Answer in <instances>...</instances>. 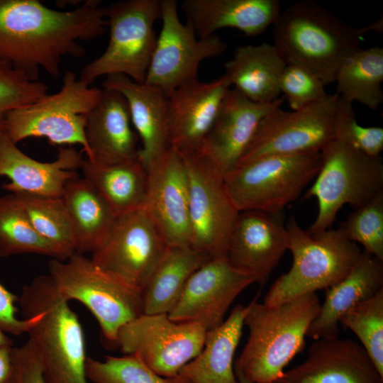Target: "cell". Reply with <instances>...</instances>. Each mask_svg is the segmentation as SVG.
<instances>
[{"mask_svg":"<svg viewBox=\"0 0 383 383\" xmlns=\"http://www.w3.org/2000/svg\"><path fill=\"white\" fill-rule=\"evenodd\" d=\"M18 297L0 283V327L6 333L14 335L27 333L35 320L32 315L18 317Z\"/></svg>","mask_w":383,"mask_h":383,"instance_id":"b9f144b4","label":"cell"},{"mask_svg":"<svg viewBox=\"0 0 383 383\" xmlns=\"http://www.w3.org/2000/svg\"><path fill=\"white\" fill-rule=\"evenodd\" d=\"M83 159L74 147L61 146L54 161L40 162L23 153L5 133L0 135V177L10 179L2 188L11 193L61 198L68 181L79 176L76 170Z\"/></svg>","mask_w":383,"mask_h":383,"instance_id":"7402d4cb","label":"cell"},{"mask_svg":"<svg viewBox=\"0 0 383 383\" xmlns=\"http://www.w3.org/2000/svg\"><path fill=\"white\" fill-rule=\"evenodd\" d=\"M132 126L126 98L118 91L103 88L85 126L90 152L87 158L111 164L139 157L138 136Z\"/></svg>","mask_w":383,"mask_h":383,"instance_id":"603a6c76","label":"cell"},{"mask_svg":"<svg viewBox=\"0 0 383 383\" xmlns=\"http://www.w3.org/2000/svg\"><path fill=\"white\" fill-rule=\"evenodd\" d=\"M62 199L72 225L77 251L92 253L109 237L116 215L83 177L77 176L68 181Z\"/></svg>","mask_w":383,"mask_h":383,"instance_id":"f546056e","label":"cell"},{"mask_svg":"<svg viewBox=\"0 0 383 383\" xmlns=\"http://www.w3.org/2000/svg\"><path fill=\"white\" fill-rule=\"evenodd\" d=\"M43 82L30 79L10 64L0 60V135L5 133L7 113L32 104L48 94Z\"/></svg>","mask_w":383,"mask_h":383,"instance_id":"f35d334b","label":"cell"},{"mask_svg":"<svg viewBox=\"0 0 383 383\" xmlns=\"http://www.w3.org/2000/svg\"><path fill=\"white\" fill-rule=\"evenodd\" d=\"M339 323L355 334L383 377V289L348 311Z\"/></svg>","mask_w":383,"mask_h":383,"instance_id":"e575fe53","label":"cell"},{"mask_svg":"<svg viewBox=\"0 0 383 383\" xmlns=\"http://www.w3.org/2000/svg\"><path fill=\"white\" fill-rule=\"evenodd\" d=\"M321 165L304 199L316 198L318 212L307 230L316 235L332 228L338 211L359 208L383 193V160L333 140L321 150Z\"/></svg>","mask_w":383,"mask_h":383,"instance_id":"8992f818","label":"cell"},{"mask_svg":"<svg viewBox=\"0 0 383 383\" xmlns=\"http://www.w3.org/2000/svg\"><path fill=\"white\" fill-rule=\"evenodd\" d=\"M248 306L238 304L219 326L207 331L202 350L179 374L192 383H238L233 357Z\"/></svg>","mask_w":383,"mask_h":383,"instance_id":"83f0119b","label":"cell"},{"mask_svg":"<svg viewBox=\"0 0 383 383\" xmlns=\"http://www.w3.org/2000/svg\"><path fill=\"white\" fill-rule=\"evenodd\" d=\"M334 140L372 156H380L383 150V128L365 127L356 121L353 104L338 99L333 121Z\"/></svg>","mask_w":383,"mask_h":383,"instance_id":"74e56055","label":"cell"},{"mask_svg":"<svg viewBox=\"0 0 383 383\" xmlns=\"http://www.w3.org/2000/svg\"><path fill=\"white\" fill-rule=\"evenodd\" d=\"M234 371H235V374L238 383H257V382H253L247 379L244 377L243 373L240 372V370L235 365H234ZM271 383H274V382H271Z\"/></svg>","mask_w":383,"mask_h":383,"instance_id":"f6af8a7d","label":"cell"},{"mask_svg":"<svg viewBox=\"0 0 383 383\" xmlns=\"http://www.w3.org/2000/svg\"><path fill=\"white\" fill-rule=\"evenodd\" d=\"M339 95L296 111L278 107L260 121L238 165L270 155L321 151L334 140L333 121Z\"/></svg>","mask_w":383,"mask_h":383,"instance_id":"9a60e30c","label":"cell"},{"mask_svg":"<svg viewBox=\"0 0 383 383\" xmlns=\"http://www.w3.org/2000/svg\"><path fill=\"white\" fill-rule=\"evenodd\" d=\"M160 1L162 28L144 83L167 96L183 83L197 79L200 63L221 55L228 45L216 35L197 38L190 23L179 19L177 1Z\"/></svg>","mask_w":383,"mask_h":383,"instance_id":"5bb4252c","label":"cell"},{"mask_svg":"<svg viewBox=\"0 0 383 383\" xmlns=\"http://www.w3.org/2000/svg\"><path fill=\"white\" fill-rule=\"evenodd\" d=\"M339 228L364 252L383 260V193L353 209Z\"/></svg>","mask_w":383,"mask_h":383,"instance_id":"8d00e7d4","label":"cell"},{"mask_svg":"<svg viewBox=\"0 0 383 383\" xmlns=\"http://www.w3.org/2000/svg\"><path fill=\"white\" fill-rule=\"evenodd\" d=\"M383 289V260L365 252L349 274L326 289L324 302L306 336L317 340L338 336L341 317Z\"/></svg>","mask_w":383,"mask_h":383,"instance_id":"484cf974","label":"cell"},{"mask_svg":"<svg viewBox=\"0 0 383 383\" xmlns=\"http://www.w3.org/2000/svg\"><path fill=\"white\" fill-rule=\"evenodd\" d=\"M274 382L383 383V377L360 343L333 336L315 340L306 359Z\"/></svg>","mask_w":383,"mask_h":383,"instance_id":"44dd1931","label":"cell"},{"mask_svg":"<svg viewBox=\"0 0 383 383\" xmlns=\"http://www.w3.org/2000/svg\"><path fill=\"white\" fill-rule=\"evenodd\" d=\"M103 88L120 92L126 99L132 125L141 141L139 157L146 168L168 150L166 108L167 96L161 90L134 82L123 74L106 77Z\"/></svg>","mask_w":383,"mask_h":383,"instance_id":"d4e9b609","label":"cell"},{"mask_svg":"<svg viewBox=\"0 0 383 383\" xmlns=\"http://www.w3.org/2000/svg\"><path fill=\"white\" fill-rule=\"evenodd\" d=\"M272 26L273 45L286 63L306 68L325 85L335 82L339 68L361 48L368 31L347 25L311 0L281 11Z\"/></svg>","mask_w":383,"mask_h":383,"instance_id":"7a4b0ae2","label":"cell"},{"mask_svg":"<svg viewBox=\"0 0 383 383\" xmlns=\"http://www.w3.org/2000/svg\"><path fill=\"white\" fill-rule=\"evenodd\" d=\"M27 253L59 260L55 249L34 230L18 196H0V257Z\"/></svg>","mask_w":383,"mask_h":383,"instance_id":"836d02e7","label":"cell"},{"mask_svg":"<svg viewBox=\"0 0 383 383\" xmlns=\"http://www.w3.org/2000/svg\"><path fill=\"white\" fill-rule=\"evenodd\" d=\"M231 87L225 74L207 82L197 78L183 83L168 95L166 119L169 147L179 152H196Z\"/></svg>","mask_w":383,"mask_h":383,"instance_id":"d6986e66","label":"cell"},{"mask_svg":"<svg viewBox=\"0 0 383 383\" xmlns=\"http://www.w3.org/2000/svg\"><path fill=\"white\" fill-rule=\"evenodd\" d=\"M99 4L86 1L59 11L38 0H0V60L33 81L40 69L58 77L64 57H82L80 42L105 33L106 11Z\"/></svg>","mask_w":383,"mask_h":383,"instance_id":"6da1fadb","label":"cell"},{"mask_svg":"<svg viewBox=\"0 0 383 383\" xmlns=\"http://www.w3.org/2000/svg\"><path fill=\"white\" fill-rule=\"evenodd\" d=\"M85 370L87 379L93 383H192L180 374L161 376L130 355L106 356L104 360L87 357Z\"/></svg>","mask_w":383,"mask_h":383,"instance_id":"d590c367","label":"cell"},{"mask_svg":"<svg viewBox=\"0 0 383 383\" xmlns=\"http://www.w3.org/2000/svg\"><path fill=\"white\" fill-rule=\"evenodd\" d=\"M210 258L190 246H168L142 292L143 313H169L189 277Z\"/></svg>","mask_w":383,"mask_h":383,"instance_id":"4dcf8cb0","label":"cell"},{"mask_svg":"<svg viewBox=\"0 0 383 383\" xmlns=\"http://www.w3.org/2000/svg\"><path fill=\"white\" fill-rule=\"evenodd\" d=\"M167 247L143 208L117 216L109 237L90 258L101 270L142 294Z\"/></svg>","mask_w":383,"mask_h":383,"instance_id":"4fadbf2b","label":"cell"},{"mask_svg":"<svg viewBox=\"0 0 383 383\" xmlns=\"http://www.w3.org/2000/svg\"><path fill=\"white\" fill-rule=\"evenodd\" d=\"M101 91L102 89L91 87L68 70L57 92L10 111L6 116L5 133L16 144L28 138L41 137L54 146L79 144L89 157L85 126Z\"/></svg>","mask_w":383,"mask_h":383,"instance_id":"ba28073f","label":"cell"},{"mask_svg":"<svg viewBox=\"0 0 383 383\" xmlns=\"http://www.w3.org/2000/svg\"><path fill=\"white\" fill-rule=\"evenodd\" d=\"M258 296L248 305L244 326L249 330V336L235 366L251 382L271 383L283 374L286 366L302 351L308 329L321 304L316 293L272 306L258 303Z\"/></svg>","mask_w":383,"mask_h":383,"instance_id":"277c9868","label":"cell"},{"mask_svg":"<svg viewBox=\"0 0 383 383\" xmlns=\"http://www.w3.org/2000/svg\"><path fill=\"white\" fill-rule=\"evenodd\" d=\"M287 250L282 213L240 211L228 245L226 259L262 288Z\"/></svg>","mask_w":383,"mask_h":383,"instance_id":"e0dca14e","label":"cell"},{"mask_svg":"<svg viewBox=\"0 0 383 383\" xmlns=\"http://www.w3.org/2000/svg\"><path fill=\"white\" fill-rule=\"evenodd\" d=\"M7 333L0 327V348L12 346L13 341Z\"/></svg>","mask_w":383,"mask_h":383,"instance_id":"ee69618b","label":"cell"},{"mask_svg":"<svg viewBox=\"0 0 383 383\" xmlns=\"http://www.w3.org/2000/svg\"><path fill=\"white\" fill-rule=\"evenodd\" d=\"M24 316L35 318L27 335L45 383H88L85 340L77 315L48 274L25 285L18 297Z\"/></svg>","mask_w":383,"mask_h":383,"instance_id":"3957f363","label":"cell"},{"mask_svg":"<svg viewBox=\"0 0 383 383\" xmlns=\"http://www.w3.org/2000/svg\"><path fill=\"white\" fill-rule=\"evenodd\" d=\"M48 270L57 292L69 302L82 304L96 319L104 338L113 344L119 329L143 313L140 292L101 270L82 252L65 260L52 258Z\"/></svg>","mask_w":383,"mask_h":383,"instance_id":"9c48e42d","label":"cell"},{"mask_svg":"<svg viewBox=\"0 0 383 383\" xmlns=\"http://www.w3.org/2000/svg\"><path fill=\"white\" fill-rule=\"evenodd\" d=\"M285 227L293 263L270 287L263 301L267 306L328 289L345 278L362 255L339 228L311 235L293 217Z\"/></svg>","mask_w":383,"mask_h":383,"instance_id":"5b68a950","label":"cell"},{"mask_svg":"<svg viewBox=\"0 0 383 383\" xmlns=\"http://www.w3.org/2000/svg\"><path fill=\"white\" fill-rule=\"evenodd\" d=\"M106 11L109 44L82 70L79 79L91 85L102 76L123 74L144 83L157 43L153 26L161 18V1H121L110 4Z\"/></svg>","mask_w":383,"mask_h":383,"instance_id":"30bf717a","label":"cell"},{"mask_svg":"<svg viewBox=\"0 0 383 383\" xmlns=\"http://www.w3.org/2000/svg\"><path fill=\"white\" fill-rule=\"evenodd\" d=\"M321 151L270 155L238 165L223 176L236 209L282 213L316 178Z\"/></svg>","mask_w":383,"mask_h":383,"instance_id":"52a82bcc","label":"cell"},{"mask_svg":"<svg viewBox=\"0 0 383 383\" xmlns=\"http://www.w3.org/2000/svg\"><path fill=\"white\" fill-rule=\"evenodd\" d=\"M287 63L273 44L238 47L225 64L231 86L249 100L269 104L280 94L279 79Z\"/></svg>","mask_w":383,"mask_h":383,"instance_id":"4316f807","label":"cell"},{"mask_svg":"<svg viewBox=\"0 0 383 383\" xmlns=\"http://www.w3.org/2000/svg\"><path fill=\"white\" fill-rule=\"evenodd\" d=\"M79 169L116 217L145 207L148 170L139 157L111 164L84 158Z\"/></svg>","mask_w":383,"mask_h":383,"instance_id":"f1b7e54d","label":"cell"},{"mask_svg":"<svg viewBox=\"0 0 383 383\" xmlns=\"http://www.w3.org/2000/svg\"><path fill=\"white\" fill-rule=\"evenodd\" d=\"M13 346L0 348V383H10L12 374Z\"/></svg>","mask_w":383,"mask_h":383,"instance_id":"7bdbcfd3","label":"cell"},{"mask_svg":"<svg viewBox=\"0 0 383 383\" xmlns=\"http://www.w3.org/2000/svg\"><path fill=\"white\" fill-rule=\"evenodd\" d=\"M179 154L188 177L190 247L210 259L226 258L239 211L227 193L223 176L202 156Z\"/></svg>","mask_w":383,"mask_h":383,"instance_id":"8fae6325","label":"cell"},{"mask_svg":"<svg viewBox=\"0 0 383 383\" xmlns=\"http://www.w3.org/2000/svg\"><path fill=\"white\" fill-rule=\"evenodd\" d=\"M324 83L301 66L287 64L279 79V90L292 111L305 108L328 96Z\"/></svg>","mask_w":383,"mask_h":383,"instance_id":"ab89813d","label":"cell"},{"mask_svg":"<svg viewBox=\"0 0 383 383\" xmlns=\"http://www.w3.org/2000/svg\"><path fill=\"white\" fill-rule=\"evenodd\" d=\"M181 8L199 38L224 28L257 36L274 24L281 11L279 0H184Z\"/></svg>","mask_w":383,"mask_h":383,"instance_id":"cb8c5ba5","label":"cell"},{"mask_svg":"<svg viewBox=\"0 0 383 383\" xmlns=\"http://www.w3.org/2000/svg\"><path fill=\"white\" fill-rule=\"evenodd\" d=\"M253 283V277L235 270L226 258L209 259L189 277L168 316L214 329L235 298Z\"/></svg>","mask_w":383,"mask_h":383,"instance_id":"2e32d148","label":"cell"},{"mask_svg":"<svg viewBox=\"0 0 383 383\" xmlns=\"http://www.w3.org/2000/svg\"><path fill=\"white\" fill-rule=\"evenodd\" d=\"M21 200L38 235L65 260L77 251L72 225L61 198H49L26 193H14Z\"/></svg>","mask_w":383,"mask_h":383,"instance_id":"d6a6232c","label":"cell"},{"mask_svg":"<svg viewBox=\"0 0 383 383\" xmlns=\"http://www.w3.org/2000/svg\"><path fill=\"white\" fill-rule=\"evenodd\" d=\"M206 329L196 322H177L167 313H143L122 326L115 345L158 374L172 377L203 348Z\"/></svg>","mask_w":383,"mask_h":383,"instance_id":"7c38bea8","label":"cell"},{"mask_svg":"<svg viewBox=\"0 0 383 383\" xmlns=\"http://www.w3.org/2000/svg\"><path fill=\"white\" fill-rule=\"evenodd\" d=\"M10 383H45L40 360L28 340L19 347H13Z\"/></svg>","mask_w":383,"mask_h":383,"instance_id":"60d3db41","label":"cell"},{"mask_svg":"<svg viewBox=\"0 0 383 383\" xmlns=\"http://www.w3.org/2000/svg\"><path fill=\"white\" fill-rule=\"evenodd\" d=\"M282 103L279 98L269 104L255 103L230 88L210 130L194 153L209 161L224 176L238 164L262 119Z\"/></svg>","mask_w":383,"mask_h":383,"instance_id":"ac0fdd59","label":"cell"},{"mask_svg":"<svg viewBox=\"0 0 383 383\" xmlns=\"http://www.w3.org/2000/svg\"><path fill=\"white\" fill-rule=\"evenodd\" d=\"M337 94L375 111L383 102V48H360L343 63L336 74Z\"/></svg>","mask_w":383,"mask_h":383,"instance_id":"1f68e13d","label":"cell"},{"mask_svg":"<svg viewBox=\"0 0 383 383\" xmlns=\"http://www.w3.org/2000/svg\"><path fill=\"white\" fill-rule=\"evenodd\" d=\"M147 170L145 209L168 246H190L188 177L182 155L170 147Z\"/></svg>","mask_w":383,"mask_h":383,"instance_id":"ffe728a7","label":"cell"}]
</instances>
